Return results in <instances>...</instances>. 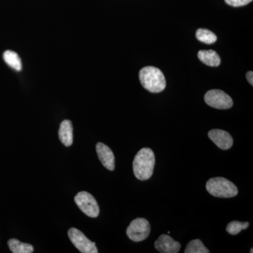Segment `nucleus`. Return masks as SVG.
I'll return each mask as SVG.
<instances>
[{
    "label": "nucleus",
    "instance_id": "1",
    "mask_svg": "<svg viewBox=\"0 0 253 253\" xmlns=\"http://www.w3.org/2000/svg\"><path fill=\"white\" fill-rule=\"evenodd\" d=\"M155 155L149 148H143L136 154L133 161V170L138 179L141 181L150 179L154 173Z\"/></svg>",
    "mask_w": 253,
    "mask_h": 253
},
{
    "label": "nucleus",
    "instance_id": "2",
    "mask_svg": "<svg viewBox=\"0 0 253 253\" xmlns=\"http://www.w3.org/2000/svg\"><path fill=\"white\" fill-rule=\"evenodd\" d=\"M143 87L150 92L159 93L166 89V80L162 71L154 66H146L139 71Z\"/></svg>",
    "mask_w": 253,
    "mask_h": 253
},
{
    "label": "nucleus",
    "instance_id": "3",
    "mask_svg": "<svg viewBox=\"0 0 253 253\" xmlns=\"http://www.w3.org/2000/svg\"><path fill=\"white\" fill-rule=\"evenodd\" d=\"M206 189L210 194L217 198H233L239 193L234 183L224 177H214L209 179Z\"/></svg>",
    "mask_w": 253,
    "mask_h": 253
},
{
    "label": "nucleus",
    "instance_id": "4",
    "mask_svg": "<svg viewBox=\"0 0 253 253\" xmlns=\"http://www.w3.org/2000/svg\"><path fill=\"white\" fill-rule=\"evenodd\" d=\"M151 226L144 218L134 219L126 229V235L134 242H140L149 237Z\"/></svg>",
    "mask_w": 253,
    "mask_h": 253
},
{
    "label": "nucleus",
    "instance_id": "5",
    "mask_svg": "<svg viewBox=\"0 0 253 253\" xmlns=\"http://www.w3.org/2000/svg\"><path fill=\"white\" fill-rule=\"evenodd\" d=\"M75 202L78 208L86 215L90 217H97L99 214V207L92 195L86 191L78 193L75 197Z\"/></svg>",
    "mask_w": 253,
    "mask_h": 253
},
{
    "label": "nucleus",
    "instance_id": "6",
    "mask_svg": "<svg viewBox=\"0 0 253 253\" xmlns=\"http://www.w3.org/2000/svg\"><path fill=\"white\" fill-rule=\"evenodd\" d=\"M68 237L76 249L83 253H97L96 244L84 236L82 231L76 228H71L68 230Z\"/></svg>",
    "mask_w": 253,
    "mask_h": 253
},
{
    "label": "nucleus",
    "instance_id": "7",
    "mask_svg": "<svg viewBox=\"0 0 253 253\" xmlns=\"http://www.w3.org/2000/svg\"><path fill=\"white\" fill-rule=\"evenodd\" d=\"M206 104L217 109H229L232 107V99L224 91L219 89L208 91L204 96Z\"/></svg>",
    "mask_w": 253,
    "mask_h": 253
},
{
    "label": "nucleus",
    "instance_id": "8",
    "mask_svg": "<svg viewBox=\"0 0 253 253\" xmlns=\"http://www.w3.org/2000/svg\"><path fill=\"white\" fill-rule=\"evenodd\" d=\"M208 136L216 146L222 150L230 149L234 143L231 134L221 129H212L208 132Z\"/></svg>",
    "mask_w": 253,
    "mask_h": 253
},
{
    "label": "nucleus",
    "instance_id": "9",
    "mask_svg": "<svg viewBox=\"0 0 253 253\" xmlns=\"http://www.w3.org/2000/svg\"><path fill=\"white\" fill-rule=\"evenodd\" d=\"M155 248L160 253H177L181 249V244L170 236L163 234L155 242Z\"/></svg>",
    "mask_w": 253,
    "mask_h": 253
},
{
    "label": "nucleus",
    "instance_id": "10",
    "mask_svg": "<svg viewBox=\"0 0 253 253\" xmlns=\"http://www.w3.org/2000/svg\"><path fill=\"white\" fill-rule=\"evenodd\" d=\"M96 153L100 161L106 169L110 171L115 169V156L109 146L99 142L96 146Z\"/></svg>",
    "mask_w": 253,
    "mask_h": 253
},
{
    "label": "nucleus",
    "instance_id": "11",
    "mask_svg": "<svg viewBox=\"0 0 253 253\" xmlns=\"http://www.w3.org/2000/svg\"><path fill=\"white\" fill-rule=\"evenodd\" d=\"M60 141L64 146H71L73 141V128L72 123L65 120L61 123L59 130Z\"/></svg>",
    "mask_w": 253,
    "mask_h": 253
},
{
    "label": "nucleus",
    "instance_id": "12",
    "mask_svg": "<svg viewBox=\"0 0 253 253\" xmlns=\"http://www.w3.org/2000/svg\"><path fill=\"white\" fill-rule=\"evenodd\" d=\"M200 61L207 66L217 67L221 63L220 56L214 50H201L198 54Z\"/></svg>",
    "mask_w": 253,
    "mask_h": 253
},
{
    "label": "nucleus",
    "instance_id": "13",
    "mask_svg": "<svg viewBox=\"0 0 253 253\" xmlns=\"http://www.w3.org/2000/svg\"><path fill=\"white\" fill-rule=\"evenodd\" d=\"M3 59L6 64L9 65L10 67L14 68L16 71H20L22 69L21 60L17 53L15 51H10V50L4 51Z\"/></svg>",
    "mask_w": 253,
    "mask_h": 253
},
{
    "label": "nucleus",
    "instance_id": "14",
    "mask_svg": "<svg viewBox=\"0 0 253 253\" xmlns=\"http://www.w3.org/2000/svg\"><path fill=\"white\" fill-rule=\"evenodd\" d=\"M8 245L11 252L14 253H31L34 251L32 245L21 242L17 239H10Z\"/></svg>",
    "mask_w": 253,
    "mask_h": 253
},
{
    "label": "nucleus",
    "instance_id": "15",
    "mask_svg": "<svg viewBox=\"0 0 253 253\" xmlns=\"http://www.w3.org/2000/svg\"><path fill=\"white\" fill-rule=\"evenodd\" d=\"M196 37L200 42L211 44L215 42L217 37L212 31L207 29H199L196 33Z\"/></svg>",
    "mask_w": 253,
    "mask_h": 253
},
{
    "label": "nucleus",
    "instance_id": "16",
    "mask_svg": "<svg viewBox=\"0 0 253 253\" xmlns=\"http://www.w3.org/2000/svg\"><path fill=\"white\" fill-rule=\"evenodd\" d=\"M185 253H208L210 251H208L207 248L204 246L202 241L199 239H195L193 241H190L189 244L186 246Z\"/></svg>",
    "mask_w": 253,
    "mask_h": 253
},
{
    "label": "nucleus",
    "instance_id": "17",
    "mask_svg": "<svg viewBox=\"0 0 253 253\" xmlns=\"http://www.w3.org/2000/svg\"><path fill=\"white\" fill-rule=\"evenodd\" d=\"M249 225V222L233 221L226 226V231L231 235H237L243 229H248Z\"/></svg>",
    "mask_w": 253,
    "mask_h": 253
},
{
    "label": "nucleus",
    "instance_id": "18",
    "mask_svg": "<svg viewBox=\"0 0 253 253\" xmlns=\"http://www.w3.org/2000/svg\"><path fill=\"white\" fill-rule=\"evenodd\" d=\"M253 0H225L226 4L234 6V7L245 6V5L249 4Z\"/></svg>",
    "mask_w": 253,
    "mask_h": 253
},
{
    "label": "nucleus",
    "instance_id": "19",
    "mask_svg": "<svg viewBox=\"0 0 253 253\" xmlns=\"http://www.w3.org/2000/svg\"><path fill=\"white\" fill-rule=\"evenodd\" d=\"M246 78H247L248 81L249 82L250 84L251 85L253 84V71H249L246 73Z\"/></svg>",
    "mask_w": 253,
    "mask_h": 253
},
{
    "label": "nucleus",
    "instance_id": "20",
    "mask_svg": "<svg viewBox=\"0 0 253 253\" xmlns=\"http://www.w3.org/2000/svg\"><path fill=\"white\" fill-rule=\"evenodd\" d=\"M250 252H251V253H253V249H251V251H250Z\"/></svg>",
    "mask_w": 253,
    "mask_h": 253
}]
</instances>
